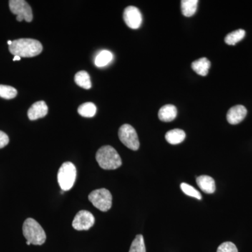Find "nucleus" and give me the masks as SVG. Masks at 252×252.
<instances>
[{
	"label": "nucleus",
	"mask_w": 252,
	"mask_h": 252,
	"mask_svg": "<svg viewBox=\"0 0 252 252\" xmlns=\"http://www.w3.org/2000/svg\"><path fill=\"white\" fill-rule=\"evenodd\" d=\"M74 81L78 86L84 89H90L92 86L90 76L86 71L83 70L77 72L74 77Z\"/></svg>",
	"instance_id": "nucleus-17"
},
{
	"label": "nucleus",
	"mask_w": 252,
	"mask_h": 252,
	"mask_svg": "<svg viewBox=\"0 0 252 252\" xmlns=\"http://www.w3.org/2000/svg\"><path fill=\"white\" fill-rule=\"evenodd\" d=\"M21 57H19V56H15L14 59H13V61H21Z\"/></svg>",
	"instance_id": "nucleus-26"
},
{
	"label": "nucleus",
	"mask_w": 252,
	"mask_h": 252,
	"mask_svg": "<svg viewBox=\"0 0 252 252\" xmlns=\"http://www.w3.org/2000/svg\"><path fill=\"white\" fill-rule=\"evenodd\" d=\"M9 9L13 14L16 15V20L21 22L23 20L30 23L32 21L33 14L32 8L24 0H11L9 1Z\"/></svg>",
	"instance_id": "nucleus-7"
},
{
	"label": "nucleus",
	"mask_w": 252,
	"mask_h": 252,
	"mask_svg": "<svg viewBox=\"0 0 252 252\" xmlns=\"http://www.w3.org/2000/svg\"><path fill=\"white\" fill-rule=\"evenodd\" d=\"M18 92L12 86L0 85V97L1 98L11 99L17 95Z\"/></svg>",
	"instance_id": "nucleus-22"
},
{
	"label": "nucleus",
	"mask_w": 252,
	"mask_h": 252,
	"mask_svg": "<svg viewBox=\"0 0 252 252\" xmlns=\"http://www.w3.org/2000/svg\"><path fill=\"white\" fill-rule=\"evenodd\" d=\"M97 112V107L92 102H86L79 106L78 108V113L81 116L86 118L94 117Z\"/></svg>",
	"instance_id": "nucleus-19"
},
{
	"label": "nucleus",
	"mask_w": 252,
	"mask_h": 252,
	"mask_svg": "<svg viewBox=\"0 0 252 252\" xmlns=\"http://www.w3.org/2000/svg\"><path fill=\"white\" fill-rule=\"evenodd\" d=\"M94 217L92 213L86 210L78 212L72 221V227L77 230H88L94 225Z\"/></svg>",
	"instance_id": "nucleus-8"
},
{
	"label": "nucleus",
	"mask_w": 252,
	"mask_h": 252,
	"mask_svg": "<svg viewBox=\"0 0 252 252\" xmlns=\"http://www.w3.org/2000/svg\"><path fill=\"white\" fill-rule=\"evenodd\" d=\"M26 244H27L28 245H31V243H29V242H28V241L26 242Z\"/></svg>",
	"instance_id": "nucleus-28"
},
{
	"label": "nucleus",
	"mask_w": 252,
	"mask_h": 252,
	"mask_svg": "<svg viewBox=\"0 0 252 252\" xmlns=\"http://www.w3.org/2000/svg\"><path fill=\"white\" fill-rule=\"evenodd\" d=\"M217 252H238V250L231 242H225L219 247Z\"/></svg>",
	"instance_id": "nucleus-24"
},
{
	"label": "nucleus",
	"mask_w": 252,
	"mask_h": 252,
	"mask_svg": "<svg viewBox=\"0 0 252 252\" xmlns=\"http://www.w3.org/2000/svg\"><path fill=\"white\" fill-rule=\"evenodd\" d=\"M119 137L121 142L131 150L137 151L140 148V141L137 132L129 124L121 126L119 130Z\"/></svg>",
	"instance_id": "nucleus-6"
},
{
	"label": "nucleus",
	"mask_w": 252,
	"mask_h": 252,
	"mask_svg": "<svg viewBox=\"0 0 252 252\" xmlns=\"http://www.w3.org/2000/svg\"><path fill=\"white\" fill-rule=\"evenodd\" d=\"M198 4V0H182L181 1L182 14L186 17L193 16L196 12Z\"/></svg>",
	"instance_id": "nucleus-15"
},
{
	"label": "nucleus",
	"mask_w": 252,
	"mask_h": 252,
	"mask_svg": "<svg viewBox=\"0 0 252 252\" xmlns=\"http://www.w3.org/2000/svg\"><path fill=\"white\" fill-rule=\"evenodd\" d=\"M210 67H211V63L206 58H202V59L197 60L191 64V68L194 72L203 77L207 75Z\"/></svg>",
	"instance_id": "nucleus-14"
},
{
	"label": "nucleus",
	"mask_w": 252,
	"mask_h": 252,
	"mask_svg": "<svg viewBox=\"0 0 252 252\" xmlns=\"http://www.w3.org/2000/svg\"><path fill=\"white\" fill-rule=\"evenodd\" d=\"M124 20L127 27L131 29L137 30L140 27L142 23V16L140 10L135 6L126 7L124 11Z\"/></svg>",
	"instance_id": "nucleus-9"
},
{
	"label": "nucleus",
	"mask_w": 252,
	"mask_h": 252,
	"mask_svg": "<svg viewBox=\"0 0 252 252\" xmlns=\"http://www.w3.org/2000/svg\"><path fill=\"white\" fill-rule=\"evenodd\" d=\"M113 57L114 56L112 52L107 50H103L96 56L94 59V64L98 67H104L112 62Z\"/></svg>",
	"instance_id": "nucleus-18"
},
{
	"label": "nucleus",
	"mask_w": 252,
	"mask_h": 252,
	"mask_svg": "<svg viewBox=\"0 0 252 252\" xmlns=\"http://www.w3.org/2000/svg\"><path fill=\"white\" fill-rule=\"evenodd\" d=\"M9 142V138L5 132L0 130V149L4 148Z\"/></svg>",
	"instance_id": "nucleus-25"
},
{
	"label": "nucleus",
	"mask_w": 252,
	"mask_h": 252,
	"mask_svg": "<svg viewBox=\"0 0 252 252\" xmlns=\"http://www.w3.org/2000/svg\"><path fill=\"white\" fill-rule=\"evenodd\" d=\"M177 115V109L172 104H166L160 108L158 112V118L161 122H170L175 119Z\"/></svg>",
	"instance_id": "nucleus-13"
},
{
	"label": "nucleus",
	"mask_w": 252,
	"mask_h": 252,
	"mask_svg": "<svg viewBox=\"0 0 252 252\" xmlns=\"http://www.w3.org/2000/svg\"><path fill=\"white\" fill-rule=\"evenodd\" d=\"M12 42H13L12 41L9 40L7 41V44H9V46H11V44H12Z\"/></svg>",
	"instance_id": "nucleus-27"
},
{
	"label": "nucleus",
	"mask_w": 252,
	"mask_h": 252,
	"mask_svg": "<svg viewBox=\"0 0 252 252\" xmlns=\"http://www.w3.org/2000/svg\"><path fill=\"white\" fill-rule=\"evenodd\" d=\"M77 179V169L71 162H65L58 172V182L63 191H67L74 187Z\"/></svg>",
	"instance_id": "nucleus-4"
},
{
	"label": "nucleus",
	"mask_w": 252,
	"mask_h": 252,
	"mask_svg": "<svg viewBox=\"0 0 252 252\" xmlns=\"http://www.w3.org/2000/svg\"><path fill=\"white\" fill-rule=\"evenodd\" d=\"M196 182L199 188L205 193L212 194L215 193L216 190L215 180L210 176H199L196 178Z\"/></svg>",
	"instance_id": "nucleus-12"
},
{
	"label": "nucleus",
	"mask_w": 252,
	"mask_h": 252,
	"mask_svg": "<svg viewBox=\"0 0 252 252\" xmlns=\"http://www.w3.org/2000/svg\"><path fill=\"white\" fill-rule=\"evenodd\" d=\"M129 252H146L145 244L142 235H137L134 239Z\"/></svg>",
	"instance_id": "nucleus-21"
},
{
	"label": "nucleus",
	"mask_w": 252,
	"mask_h": 252,
	"mask_svg": "<svg viewBox=\"0 0 252 252\" xmlns=\"http://www.w3.org/2000/svg\"><path fill=\"white\" fill-rule=\"evenodd\" d=\"M185 138V132L181 129H174V130L168 131L165 135L167 142L170 144L182 143Z\"/></svg>",
	"instance_id": "nucleus-16"
},
{
	"label": "nucleus",
	"mask_w": 252,
	"mask_h": 252,
	"mask_svg": "<svg viewBox=\"0 0 252 252\" xmlns=\"http://www.w3.org/2000/svg\"><path fill=\"white\" fill-rule=\"evenodd\" d=\"M10 53L22 58H32L41 54L43 46L39 41L34 39H19L13 41L9 46Z\"/></svg>",
	"instance_id": "nucleus-1"
},
{
	"label": "nucleus",
	"mask_w": 252,
	"mask_h": 252,
	"mask_svg": "<svg viewBox=\"0 0 252 252\" xmlns=\"http://www.w3.org/2000/svg\"><path fill=\"white\" fill-rule=\"evenodd\" d=\"M245 31L244 30H237L227 34L225 37V42L228 45L234 46L239 41L244 39L245 36Z\"/></svg>",
	"instance_id": "nucleus-20"
},
{
	"label": "nucleus",
	"mask_w": 252,
	"mask_h": 252,
	"mask_svg": "<svg viewBox=\"0 0 252 252\" xmlns=\"http://www.w3.org/2000/svg\"><path fill=\"white\" fill-rule=\"evenodd\" d=\"M181 189L186 195H189V196L193 197V198L198 199V200H201L202 199L201 194L192 186L187 185L186 183H182L181 185Z\"/></svg>",
	"instance_id": "nucleus-23"
},
{
	"label": "nucleus",
	"mask_w": 252,
	"mask_h": 252,
	"mask_svg": "<svg viewBox=\"0 0 252 252\" xmlns=\"http://www.w3.org/2000/svg\"><path fill=\"white\" fill-rule=\"evenodd\" d=\"M89 200L94 207L102 212H107L112 206V195L106 189H99L91 192Z\"/></svg>",
	"instance_id": "nucleus-5"
},
{
	"label": "nucleus",
	"mask_w": 252,
	"mask_h": 252,
	"mask_svg": "<svg viewBox=\"0 0 252 252\" xmlns=\"http://www.w3.org/2000/svg\"><path fill=\"white\" fill-rule=\"evenodd\" d=\"M23 233L25 238L31 245H41L46 242L45 231L36 220L28 218L23 225Z\"/></svg>",
	"instance_id": "nucleus-3"
},
{
	"label": "nucleus",
	"mask_w": 252,
	"mask_h": 252,
	"mask_svg": "<svg viewBox=\"0 0 252 252\" xmlns=\"http://www.w3.org/2000/svg\"><path fill=\"white\" fill-rule=\"evenodd\" d=\"M95 158L99 167L104 170H116L122 165L120 156L111 146H104L99 149Z\"/></svg>",
	"instance_id": "nucleus-2"
},
{
	"label": "nucleus",
	"mask_w": 252,
	"mask_h": 252,
	"mask_svg": "<svg viewBox=\"0 0 252 252\" xmlns=\"http://www.w3.org/2000/svg\"><path fill=\"white\" fill-rule=\"evenodd\" d=\"M248 114V110L243 105H236L230 108L227 113V121L231 125H236L243 122Z\"/></svg>",
	"instance_id": "nucleus-10"
},
{
	"label": "nucleus",
	"mask_w": 252,
	"mask_h": 252,
	"mask_svg": "<svg viewBox=\"0 0 252 252\" xmlns=\"http://www.w3.org/2000/svg\"><path fill=\"white\" fill-rule=\"evenodd\" d=\"M48 114V107L44 101H38L31 106L28 112V117L31 121L45 117Z\"/></svg>",
	"instance_id": "nucleus-11"
}]
</instances>
